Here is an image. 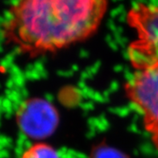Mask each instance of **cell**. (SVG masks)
I'll list each match as a JSON object with an SVG mask.
<instances>
[{
  "label": "cell",
  "mask_w": 158,
  "mask_h": 158,
  "mask_svg": "<svg viewBox=\"0 0 158 158\" xmlns=\"http://www.w3.org/2000/svg\"><path fill=\"white\" fill-rule=\"evenodd\" d=\"M127 21L135 33L127 48L132 68L139 70L158 62V4H136L128 11Z\"/></svg>",
  "instance_id": "7a4b0ae2"
},
{
  "label": "cell",
  "mask_w": 158,
  "mask_h": 158,
  "mask_svg": "<svg viewBox=\"0 0 158 158\" xmlns=\"http://www.w3.org/2000/svg\"><path fill=\"white\" fill-rule=\"evenodd\" d=\"M107 9L108 0H15L1 34L7 45L35 58L90 38Z\"/></svg>",
  "instance_id": "6da1fadb"
},
{
  "label": "cell",
  "mask_w": 158,
  "mask_h": 158,
  "mask_svg": "<svg viewBox=\"0 0 158 158\" xmlns=\"http://www.w3.org/2000/svg\"><path fill=\"white\" fill-rule=\"evenodd\" d=\"M21 158H60V156L49 144L36 142L23 153Z\"/></svg>",
  "instance_id": "5b68a950"
},
{
  "label": "cell",
  "mask_w": 158,
  "mask_h": 158,
  "mask_svg": "<svg viewBox=\"0 0 158 158\" xmlns=\"http://www.w3.org/2000/svg\"><path fill=\"white\" fill-rule=\"evenodd\" d=\"M90 158H129L127 155H125L121 151L109 147L104 144H100L95 147L91 151Z\"/></svg>",
  "instance_id": "8992f818"
},
{
  "label": "cell",
  "mask_w": 158,
  "mask_h": 158,
  "mask_svg": "<svg viewBox=\"0 0 158 158\" xmlns=\"http://www.w3.org/2000/svg\"><path fill=\"white\" fill-rule=\"evenodd\" d=\"M59 114L50 102L41 98L23 101L16 113L17 124L23 134L34 140H43L56 130Z\"/></svg>",
  "instance_id": "277c9868"
},
{
  "label": "cell",
  "mask_w": 158,
  "mask_h": 158,
  "mask_svg": "<svg viewBox=\"0 0 158 158\" xmlns=\"http://www.w3.org/2000/svg\"><path fill=\"white\" fill-rule=\"evenodd\" d=\"M124 91L141 115L144 130L158 152V62L134 70L125 83Z\"/></svg>",
  "instance_id": "3957f363"
}]
</instances>
